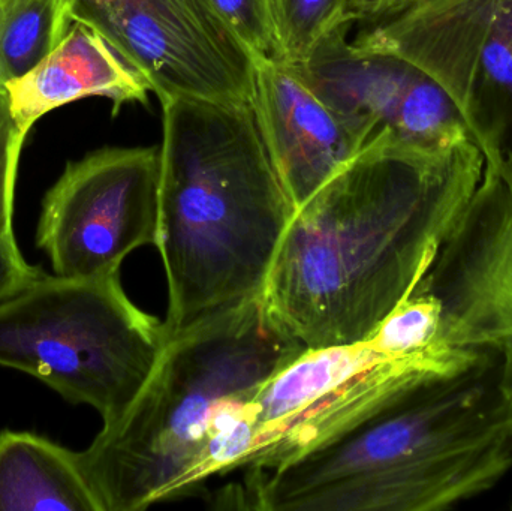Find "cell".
I'll return each instance as SVG.
<instances>
[{
  "mask_svg": "<svg viewBox=\"0 0 512 511\" xmlns=\"http://www.w3.org/2000/svg\"><path fill=\"white\" fill-rule=\"evenodd\" d=\"M512 467V398L486 351L454 374L438 359L364 372L249 473L245 509L441 511L495 488Z\"/></svg>",
  "mask_w": 512,
  "mask_h": 511,
  "instance_id": "1",
  "label": "cell"
},
{
  "mask_svg": "<svg viewBox=\"0 0 512 511\" xmlns=\"http://www.w3.org/2000/svg\"><path fill=\"white\" fill-rule=\"evenodd\" d=\"M474 140L429 150L388 131L295 209L262 303L306 348L352 347L429 272L483 179Z\"/></svg>",
  "mask_w": 512,
  "mask_h": 511,
  "instance_id": "2",
  "label": "cell"
},
{
  "mask_svg": "<svg viewBox=\"0 0 512 511\" xmlns=\"http://www.w3.org/2000/svg\"><path fill=\"white\" fill-rule=\"evenodd\" d=\"M156 248L168 339L261 299L294 203L251 102L165 99Z\"/></svg>",
  "mask_w": 512,
  "mask_h": 511,
  "instance_id": "3",
  "label": "cell"
},
{
  "mask_svg": "<svg viewBox=\"0 0 512 511\" xmlns=\"http://www.w3.org/2000/svg\"><path fill=\"white\" fill-rule=\"evenodd\" d=\"M306 350L261 299L168 339L131 407L78 468L101 511H141L195 494L222 414Z\"/></svg>",
  "mask_w": 512,
  "mask_h": 511,
  "instance_id": "4",
  "label": "cell"
},
{
  "mask_svg": "<svg viewBox=\"0 0 512 511\" xmlns=\"http://www.w3.org/2000/svg\"><path fill=\"white\" fill-rule=\"evenodd\" d=\"M168 336L120 276H36L0 302V366L117 422L152 377Z\"/></svg>",
  "mask_w": 512,
  "mask_h": 511,
  "instance_id": "5",
  "label": "cell"
},
{
  "mask_svg": "<svg viewBox=\"0 0 512 511\" xmlns=\"http://www.w3.org/2000/svg\"><path fill=\"white\" fill-rule=\"evenodd\" d=\"M403 57L456 101L486 170L512 189V0H423L358 36Z\"/></svg>",
  "mask_w": 512,
  "mask_h": 511,
  "instance_id": "6",
  "label": "cell"
},
{
  "mask_svg": "<svg viewBox=\"0 0 512 511\" xmlns=\"http://www.w3.org/2000/svg\"><path fill=\"white\" fill-rule=\"evenodd\" d=\"M159 147H102L68 162L42 200L36 245L57 276L119 275L135 249L156 245Z\"/></svg>",
  "mask_w": 512,
  "mask_h": 511,
  "instance_id": "7",
  "label": "cell"
},
{
  "mask_svg": "<svg viewBox=\"0 0 512 511\" xmlns=\"http://www.w3.org/2000/svg\"><path fill=\"white\" fill-rule=\"evenodd\" d=\"M71 8L159 101L251 102L254 59L210 0H71Z\"/></svg>",
  "mask_w": 512,
  "mask_h": 511,
  "instance_id": "8",
  "label": "cell"
},
{
  "mask_svg": "<svg viewBox=\"0 0 512 511\" xmlns=\"http://www.w3.org/2000/svg\"><path fill=\"white\" fill-rule=\"evenodd\" d=\"M418 287L441 303L454 345L498 354L512 398V189L486 168Z\"/></svg>",
  "mask_w": 512,
  "mask_h": 511,
  "instance_id": "9",
  "label": "cell"
},
{
  "mask_svg": "<svg viewBox=\"0 0 512 511\" xmlns=\"http://www.w3.org/2000/svg\"><path fill=\"white\" fill-rule=\"evenodd\" d=\"M251 105L295 209L370 143L321 98L297 66L282 60L255 63Z\"/></svg>",
  "mask_w": 512,
  "mask_h": 511,
  "instance_id": "10",
  "label": "cell"
},
{
  "mask_svg": "<svg viewBox=\"0 0 512 511\" xmlns=\"http://www.w3.org/2000/svg\"><path fill=\"white\" fill-rule=\"evenodd\" d=\"M391 360L405 359L382 356L367 342L352 347L306 348L268 378L246 402L243 414L254 444L245 468L256 471L264 467L309 417L355 378Z\"/></svg>",
  "mask_w": 512,
  "mask_h": 511,
  "instance_id": "11",
  "label": "cell"
},
{
  "mask_svg": "<svg viewBox=\"0 0 512 511\" xmlns=\"http://www.w3.org/2000/svg\"><path fill=\"white\" fill-rule=\"evenodd\" d=\"M149 92L101 35L78 21L36 68L5 87L12 119L26 137L42 116L69 102L102 96L117 114L131 102L149 104Z\"/></svg>",
  "mask_w": 512,
  "mask_h": 511,
  "instance_id": "12",
  "label": "cell"
},
{
  "mask_svg": "<svg viewBox=\"0 0 512 511\" xmlns=\"http://www.w3.org/2000/svg\"><path fill=\"white\" fill-rule=\"evenodd\" d=\"M101 511L77 456L30 432H0V511Z\"/></svg>",
  "mask_w": 512,
  "mask_h": 511,
  "instance_id": "13",
  "label": "cell"
},
{
  "mask_svg": "<svg viewBox=\"0 0 512 511\" xmlns=\"http://www.w3.org/2000/svg\"><path fill=\"white\" fill-rule=\"evenodd\" d=\"M72 23L71 0H0V90L36 68Z\"/></svg>",
  "mask_w": 512,
  "mask_h": 511,
  "instance_id": "14",
  "label": "cell"
},
{
  "mask_svg": "<svg viewBox=\"0 0 512 511\" xmlns=\"http://www.w3.org/2000/svg\"><path fill=\"white\" fill-rule=\"evenodd\" d=\"M279 59L301 65L334 30L357 20L355 0H271Z\"/></svg>",
  "mask_w": 512,
  "mask_h": 511,
  "instance_id": "15",
  "label": "cell"
},
{
  "mask_svg": "<svg viewBox=\"0 0 512 511\" xmlns=\"http://www.w3.org/2000/svg\"><path fill=\"white\" fill-rule=\"evenodd\" d=\"M254 62L279 59L271 0H210Z\"/></svg>",
  "mask_w": 512,
  "mask_h": 511,
  "instance_id": "16",
  "label": "cell"
},
{
  "mask_svg": "<svg viewBox=\"0 0 512 511\" xmlns=\"http://www.w3.org/2000/svg\"><path fill=\"white\" fill-rule=\"evenodd\" d=\"M26 135L21 134L9 110L6 93L0 90V237L14 236V191L18 161Z\"/></svg>",
  "mask_w": 512,
  "mask_h": 511,
  "instance_id": "17",
  "label": "cell"
},
{
  "mask_svg": "<svg viewBox=\"0 0 512 511\" xmlns=\"http://www.w3.org/2000/svg\"><path fill=\"white\" fill-rule=\"evenodd\" d=\"M41 267L24 260L14 236L0 237V302L41 275Z\"/></svg>",
  "mask_w": 512,
  "mask_h": 511,
  "instance_id": "18",
  "label": "cell"
},
{
  "mask_svg": "<svg viewBox=\"0 0 512 511\" xmlns=\"http://www.w3.org/2000/svg\"><path fill=\"white\" fill-rule=\"evenodd\" d=\"M387 2L388 0H355L357 20H382Z\"/></svg>",
  "mask_w": 512,
  "mask_h": 511,
  "instance_id": "19",
  "label": "cell"
},
{
  "mask_svg": "<svg viewBox=\"0 0 512 511\" xmlns=\"http://www.w3.org/2000/svg\"><path fill=\"white\" fill-rule=\"evenodd\" d=\"M423 2V0H388L387 6H385L384 18L391 17V15L397 14V12L403 11V9L409 8V6L415 5V3Z\"/></svg>",
  "mask_w": 512,
  "mask_h": 511,
  "instance_id": "20",
  "label": "cell"
}]
</instances>
